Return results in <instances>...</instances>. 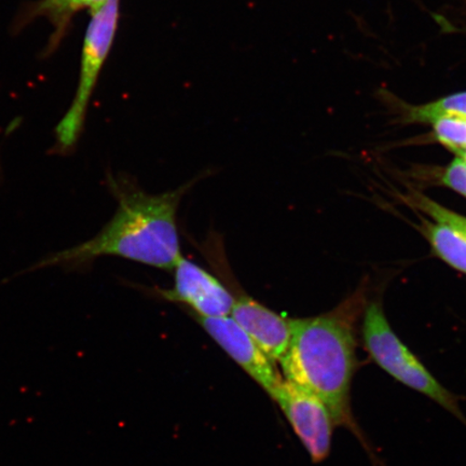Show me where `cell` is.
<instances>
[{"instance_id": "obj_1", "label": "cell", "mask_w": 466, "mask_h": 466, "mask_svg": "<svg viewBox=\"0 0 466 466\" xmlns=\"http://www.w3.org/2000/svg\"><path fill=\"white\" fill-rule=\"evenodd\" d=\"M107 186L118 202L112 219L91 240L51 254L33 269L61 267L81 269L102 256H116L139 264L173 271L182 258L177 209L191 184L151 195L129 178L109 174Z\"/></svg>"}, {"instance_id": "obj_2", "label": "cell", "mask_w": 466, "mask_h": 466, "mask_svg": "<svg viewBox=\"0 0 466 466\" xmlns=\"http://www.w3.org/2000/svg\"><path fill=\"white\" fill-rule=\"evenodd\" d=\"M365 308L360 293L323 316L293 319L289 346L279 362L287 380L317 395L335 423L359 437L350 392L359 364L355 322Z\"/></svg>"}, {"instance_id": "obj_3", "label": "cell", "mask_w": 466, "mask_h": 466, "mask_svg": "<svg viewBox=\"0 0 466 466\" xmlns=\"http://www.w3.org/2000/svg\"><path fill=\"white\" fill-rule=\"evenodd\" d=\"M363 340L374 363L403 386L427 396L466 425L459 399L447 390L401 341L390 325L381 304L364 309Z\"/></svg>"}, {"instance_id": "obj_4", "label": "cell", "mask_w": 466, "mask_h": 466, "mask_svg": "<svg viewBox=\"0 0 466 466\" xmlns=\"http://www.w3.org/2000/svg\"><path fill=\"white\" fill-rule=\"evenodd\" d=\"M119 20V0H109L103 7L93 11L86 28L77 92L72 106L56 129L57 147L71 150L83 131L87 105L95 90L98 75L112 48Z\"/></svg>"}, {"instance_id": "obj_5", "label": "cell", "mask_w": 466, "mask_h": 466, "mask_svg": "<svg viewBox=\"0 0 466 466\" xmlns=\"http://www.w3.org/2000/svg\"><path fill=\"white\" fill-rule=\"evenodd\" d=\"M271 398L281 408L312 461H324L329 456L336 424L324 401L287 379L279 384Z\"/></svg>"}, {"instance_id": "obj_6", "label": "cell", "mask_w": 466, "mask_h": 466, "mask_svg": "<svg viewBox=\"0 0 466 466\" xmlns=\"http://www.w3.org/2000/svg\"><path fill=\"white\" fill-rule=\"evenodd\" d=\"M173 272V288L159 290L163 299L188 306L192 316L209 319L230 317L236 297L217 277L184 256L178 259Z\"/></svg>"}, {"instance_id": "obj_7", "label": "cell", "mask_w": 466, "mask_h": 466, "mask_svg": "<svg viewBox=\"0 0 466 466\" xmlns=\"http://www.w3.org/2000/svg\"><path fill=\"white\" fill-rule=\"evenodd\" d=\"M194 318L209 337L268 394L271 396L275 392L282 381L275 365L235 319L231 317Z\"/></svg>"}, {"instance_id": "obj_8", "label": "cell", "mask_w": 466, "mask_h": 466, "mask_svg": "<svg viewBox=\"0 0 466 466\" xmlns=\"http://www.w3.org/2000/svg\"><path fill=\"white\" fill-rule=\"evenodd\" d=\"M230 317L273 363L281 362L293 334V319L279 316L247 295L236 297Z\"/></svg>"}, {"instance_id": "obj_9", "label": "cell", "mask_w": 466, "mask_h": 466, "mask_svg": "<svg viewBox=\"0 0 466 466\" xmlns=\"http://www.w3.org/2000/svg\"><path fill=\"white\" fill-rule=\"evenodd\" d=\"M420 230L434 253L447 265L466 275V238L445 225L430 221L422 217Z\"/></svg>"}, {"instance_id": "obj_10", "label": "cell", "mask_w": 466, "mask_h": 466, "mask_svg": "<svg viewBox=\"0 0 466 466\" xmlns=\"http://www.w3.org/2000/svg\"><path fill=\"white\" fill-rule=\"evenodd\" d=\"M405 120L413 124H432L442 116H466V91L454 93L432 103L411 106Z\"/></svg>"}, {"instance_id": "obj_11", "label": "cell", "mask_w": 466, "mask_h": 466, "mask_svg": "<svg viewBox=\"0 0 466 466\" xmlns=\"http://www.w3.org/2000/svg\"><path fill=\"white\" fill-rule=\"evenodd\" d=\"M406 201L410 203V206L416 208L418 211L428 215L436 223L450 227L451 229L466 238V218L462 215L442 207L441 204L430 199L429 197L418 191H411L406 197Z\"/></svg>"}, {"instance_id": "obj_12", "label": "cell", "mask_w": 466, "mask_h": 466, "mask_svg": "<svg viewBox=\"0 0 466 466\" xmlns=\"http://www.w3.org/2000/svg\"><path fill=\"white\" fill-rule=\"evenodd\" d=\"M109 0H43L37 5L38 15H43L58 25L67 23L69 17L83 9L96 11Z\"/></svg>"}, {"instance_id": "obj_13", "label": "cell", "mask_w": 466, "mask_h": 466, "mask_svg": "<svg viewBox=\"0 0 466 466\" xmlns=\"http://www.w3.org/2000/svg\"><path fill=\"white\" fill-rule=\"evenodd\" d=\"M436 141L458 156L466 148V116H442L432 124Z\"/></svg>"}, {"instance_id": "obj_14", "label": "cell", "mask_w": 466, "mask_h": 466, "mask_svg": "<svg viewBox=\"0 0 466 466\" xmlns=\"http://www.w3.org/2000/svg\"><path fill=\"white\" fill-rule=\"evenodd\" d=\"M441 183L446 187L466 198V165L460 159H454L446 167L441 177Z\"/></svg>"}, {"instance_id": "obj_15", "label": "cell", "mask_w": 466, "mask_h": 466, "mask_svg": "<svg viewBox=\"0 0 466 466\" xmlns=\"http://www.w3.org/2000/svg\"><path fill=\"white\" fill-rule=\"evenodd\" d=\"M459 156H460V159H461L466 165V148Z\"/></svg>"}]
</instances>
